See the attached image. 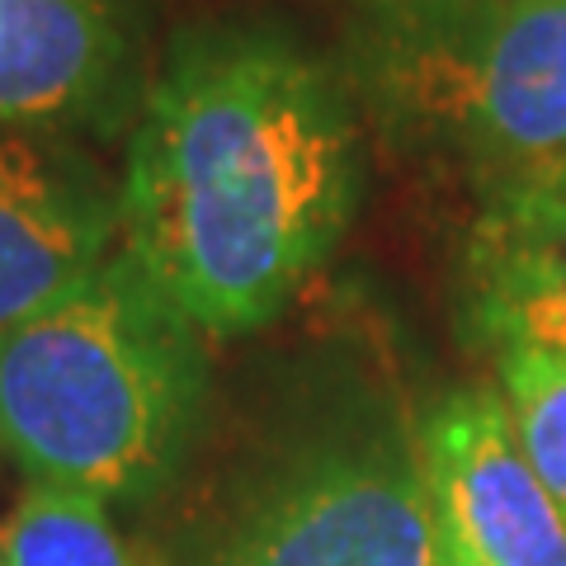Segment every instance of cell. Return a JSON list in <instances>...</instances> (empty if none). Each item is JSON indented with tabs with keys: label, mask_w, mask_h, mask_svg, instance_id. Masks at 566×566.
Listing matches in <instances>:
<instances>
[{
	"label": "cell",
	"mask_w": 566,
	"mask_h": 566,
	"mask_svg": "<svg viewBox=\"0 0 566 566\" xmlns=\"http://www.w3.org/2000/svg\"><path fill=\"white\" fill-rule=\"evenodd\" d=\"M359 193L349 104L279 33L185 43L142 104L118 251L203 335L264 326L345 237Z\"/></svg>",
	"instance_id": "1"
},
{
	"label": "cell",
	"mask_w": 566,
	"mask_h": 566,
	"mask_svg": "<svg viewBox=\"0 0 566 566\" xmlns=\"http://www.w3.org/2000/svg\"><path fill=\"white\" fill-rule=\"evenodd\" d=\"M203 387V331L118 251L0 331V449L33 486L133 505L185 463Z\"/></svg>",
	"instance_id": "2"
},
{
	"label": "cell",
	"mask_w": 566,
	"mask_h": 566,
	"mask_svg": "<svg viewBox=\"0 0 566 566\" xmlns=\"http://www.w3.org/2000/svg\"><path fill=\"white\" fill-rule=\"evenodd\" d=\"M382 57L387 104L444 128L495 189L566 161V0L406 6Z\"/></svg>",
	"instance_id": "3"
},
{
	"label": "cell",
	"mask_w": 566,
	"mask_h": 566,
	"mask_svg": "<svg viewBox=\"0 0 566 566\" xmlns=\"http://www.w3.org/2000/svg\"><path fill=\"white\" fill-rule=\"evenodd\" d=\"M189 566H439L420 449L359 430L293 453Z\"/></svg>",
	"instance_id": "4"
},
{
	"label": "cell",
	"mask_w": 566,
	"mask_h": 566,
	"mask_svg": "<svg viewBox=\"0 0 566 566\" xmlns=\"http://www.w3.org/2000/svg\"><path fill=\"white\" fill-rule=\"evenodd\" d=\"M439 528L476 566H566V515L524 458L495 387H453L420 424Z\"/></svg>",
	"instance_id": "5"
},
{
	"label": "cell",
	"mask_w": 566,
	"mask_h": 566,
	"mask_svg": "<svg viewBox=\"0 0 566 566\" xmlns=\"http://www.w3.org/2000/svg\"><path fill=\"white\" fill-rule=\"evenodd\" d=\"M118 241V189L62 147L0 137V331L85 283Z\"/></svg>",
	"instance_id": "6"
},
{
	"label": "cell",
	"mask_w": 566,
	"mask_h": 566,
	"mask_svg": "<svg viewBox=\"0 0 566 566\" xmlns=\"http://www.w3.org/2000/svg\"><path fill=\"white\" fill-rule=\"evenodd\" d=\"M458 289L468 331L495 354L566 349V161L491 189Z\"/></svg>",
	"instance_id": "7"
},
{
	"label": "cell",
	"mask_w": 566,
	"mask_h": 566,
	"mask_svg": "<svg viewBox=\"0 0 566 566\" xmlns=\"http://www.w3.org/2000/svg\"><path fill=\"white\" fill-rule=\"evenodd\" d=\"M123 62L109 0H0V123L95 118Z\"/></svg>",
	"instance_id": "8"
},
{
	"label": "cell",
	"mask_w": 566,
	"mask_h": 566,
	"mask_svg": "<svg viewBox=\"0 0 566 566\" xmlns=\"http://www.w3.org/2000/svg\"><path fill=\"white\" fill-rule=\"evenodd\" d=\"M0 566H142L109 505L62 486H24L0 515Z\"/></svg>",
	"instance_id": "9"
},
{
	"label": "cell",
	"mask_w": 566,
	"mask_h": 566,
	"mask_svg": "<svg viewBox=\"0 0 566 566\" xmlns=\"http://www.w3.org/2000/svg\"><path fill=\"white\" fill-rule=\"evenodd\" d=\"M495 378L524 458L566 515V349H501Z\"/></svg>",
	"instance_id": "10"
},
{
	"label": "cell",
	"mask_w": 566,
	"mask_h": 566,
	"mask_svg": "<svg viewBox=\"0 0 566 566\" xmlns=\"http://www.w3.org/2000/svg\"><path fill=\"white\" fill-rule=\"evenodd\" d=\"M439 566H476V562L463 553V547H458V543L444 534V528H439Z\"/></svg>",
	"instance_id": "11"
}]
</instances>
